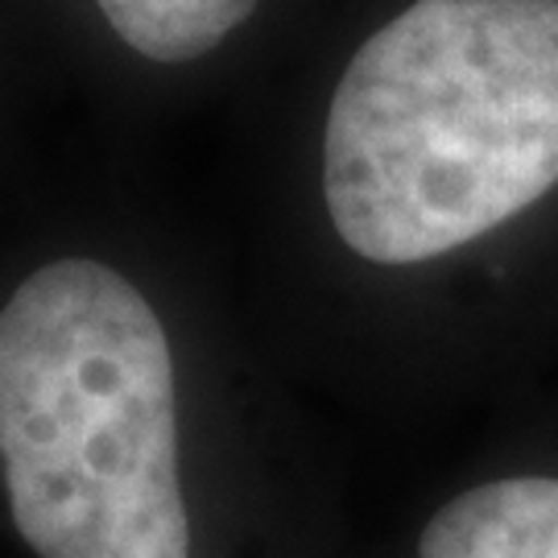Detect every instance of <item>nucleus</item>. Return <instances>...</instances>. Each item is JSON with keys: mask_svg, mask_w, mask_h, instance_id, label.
<instances>
[{"mask_svg": "<svg viewBox=\"0 0 558 558\" xmlns=\"http://www.w3.org/2000/svg\"><path fill=\"white\" fill-rule=\"evenodd\" d=\"M558 186V0H414L327 112L323 195L377 265L472 244Z\"/></svg>", "mask_w": 558, "mask_h": 558, "instance_id": "obj_1", "label": "nucleus"}, {"mask_svg": "<svg viewBox=\"0 0 558 558\" xmlns=\"http://www.w3.org/2000/svg\"><path fill=\"white\" fill-rule=\"evenodd\" d=\"M0 468L38 558H191L170 343L117 269L54 260L4 302Z\"/></svg>", "mask_w": 558, "mask_h": 558, "instance_id": "obj_2", "label": "nucleus"}, {"mask_svg": "<svg viewBox=\"0 0 558 558\" xmlns=\"http://www.w3.org/2000/svg\"><path fill=\"white\" fill-rule=\"evenodd\" d=\"M418 558H558V480L480 484L426 521Z\"/></svg>", "mask_w": 558, "mask_h": 558, "instance_id": "obj_3", "label": "nucleus"}, {"mask_svg": "<svg viewBox=\"0 0 558 558\" xmlns=\"http://www.w3.org/2000/svg\"><path fill=\"white\" fill-rule=\"evenodd\" d=\"M117 38L154 62H195L211 54L257 0H96Z\"/></svg>", "mask_w": 558, "mask_h": 558, "instance_id": "obj_4", "label": "nucleus"}]
</instances>
